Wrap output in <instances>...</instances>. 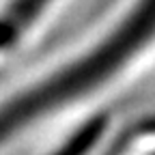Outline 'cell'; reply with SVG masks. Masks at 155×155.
<instances>
[{
	"instance_id": "1",
	"label": "cell",
	"mask_w": 155,
	"mask_h": 155,
	"mask_svg": "<svg viewBox=\"0 0 155 155\" xmlns=\"http://www.w3.org/2000/svg\"><path fill=\"white\" fill-rule=\"evenodd\" d=\"M153 32H155V0H142L140 7L97 50H93L88 56L80 58L67 71H61L58 75L50 78L37 91L19 97L13 106L0 112V136L11 134L13 129L28 123V119L63 104L65 99L84 93L93 84L108 78L140 45H144Z\"/></svg>"
},
{
	"instance_id": "2",
	"label": "cell",
	"mask_w": 155,
	"mask_h": 155,
	"mask_svg": "<svg viewBox=\"0 0 155 155\" xmlns=\"http://www.w3.org/2000/svg\"><path fill=\"white\" fill-rule=\"evenodd\" d=\"M104 129H106V119H104V116H99V119H95L93 123H88L58 155H84V153L97 142V138H99V134H101Z\"/></svg>"
},
{
	"instance_id": "3",
	"label": "cell",
	"mask_w": 155,
	"mask_h": 155,
	"mask_svg": "<svg viewBox=\"0 0 155 155\" xmlns=\"http://www.w3.org/2000/svg\"><path fill=\"white\" fill-rule=\"evenodd\" d=\"M45 2L48 0H17L13 7V15L19 22H28L37 11H41L45 7Z\"/></svg>"
}]
</instances>
